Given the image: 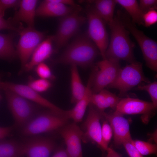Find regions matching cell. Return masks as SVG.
Instances as JSON below:
<instances>
[{
    "label": "cell",
    "mask_w": 157,
    "mask_h": 157,
    "mask_svg": "<svg viewBox=\"0 0 157 157\" xmlns=\"http://www.w3.org/2000/svg\"><path fill=\"white\" fill-rule=\"evenodd\" d=\"M70 73L71 101L72 103L76 104L83 96L85 91L86 86L85 87L83 83L76 66H71Z\"/></svg>",
    "instance_id": "603a6c76"
},
{
    "label": "cell",
    "mask_w": 157,
    "mask_h": 157,
    "mask_svg": "<svg viewBox=\"0 0 157 157\" xmlns=\"http://www.w3.org/2000/svg\"><path fill=\"white\" fill-rule=\"evenodd\" d=\"M121 11H117L109 25L111 34L110 42L106 52V59L119 61L125 60L129 63L136 62L133 54L135 45L130 39L129 32L123 24Z\"/></svg>",
    "instance_id": "6da1fadb"
},
{
    "label": "cell",
    "mask_w": 157,
    "mask_h": 157,
    "mask_svg": "<svg viewBox=\"0 0 157 157\" xmlns=\"http://www.w3.org/2000/svg\"><path fill=\"white\" fill-rule=\"evenodd\" d=\"M136 89L140 90H144L149 94L152 103L157 108V82L155 81L147 84L142 83L136 86Z\"/></svg>",
    "instance_id": "4316f807"
},
{
    "label": "cell",
    "mask_w": 157,
    "mask_h": 157,
    "mask_svg": "<svg viewBox=\"0 0 157 157\" xmlns=\"http://www.w3.org/2000/svg\"><path fill=\"white\" fill-rule=\"evenodd\" d=\"M132 140L125 142L122 144L129 156L130 157H143L142 155L133 145L131 142Z\"/></svg>",
    "instance_id": "d590c367"
},
{
    "label": "cell",
    "mask_w": 157,
    "mask_h": 157,
    "mask_svg": "<svg viewBox=\"0 0 157 157\" xmlns=\"http://www.w3.org/2000/svg\"><path fill=\"white\" fill-rule=\"evenodd\" d=\"M101 134L102 140L107 147L113 135L112 128L108 122L105 119L101 126Z\"/></svg>",
    "instance_id": "4dcf8cb0"
},
{
    "label": "cell",
    "mask_w": 157,
    "mask_h": 157,
    "mask_svg": "<svg viewBox=\"0 0 157 157\" xmlns=\"http://www.w3.org/2000/svg\"><path fill=\"white\" fill-rule=\"evenodd\" d=\"M156 108L151 102L128 97L120 99L115 111L123 115H141L142 121L147 124L155 114Z\"/></svg>",
    "instance_id": "7c38bea8"
},
{
    "label": "cell",
    "mask_w": 157,
    "mask_h": 157,
    "mask_svg": "<svg viewBox=\"0 0 157 157\" xmlns=\"http://www.w3.org/2000/svg\"><path fill=\"white\" fill-rule=\"evenodd\" d=\"M58 130L65 142L69 157H83L81 146L83 131L76 123L66 124Z\"/></svg>",
    "instance_id": "5bb4252c"
},
{
    "label": "cell",
    "mask_w": 157,
    "mask_h": 157,
    "mask_svg": "<svg viewBox=\"0 0 157 157\" xmlns=\"http://www.w3.org/2000/svg\"><path fill=\"white\" fill-rule=\"evenodd\" d=\"M3 139L0 140V157L25 156L24 143L15 140Z\"/></svg>",
    "instance_id": "7402d4cb"
},
{
    "label": "cell",
    "mask_w": 157,
    "mask_h": 157,
    "mask_svg": "<svg viewBox=\"0 0 157 157\" xmlns=\"http://www.w3.org/2000/svg\"><path fill=\"white\" fill-rule=\"evenodd\" d=\"M144 82H150L144 75L142 64L137 61L120 68L114 80L107 87L118 90L119 95L122 96Z\"/></svg>",
    "instance_id": "277c9868"
},
{
    "label": "cell",
    "mask_w": 157,
    "mask_h": 157,
    "mask_svg": "<svg viewBox=\"0 0 157 157\" xmlns=\"http://www.w3.org/2000/svg\"><path fill=\"white\" fill-rule=\"evenodd\" d=\"M50 157H69L66 149L61 147L56 149L52 156Z\"/></svg>",
    "instance_id": "f35d334b"
},
{
    "label": "cell",
    "mask_w": 157,
    "mask_h": 157,
    "mask_svg": "<svg viewBox=\"0 0 157 157\" xmlns=\"http://www.w3.org/2000/svg\"><path fill=\"white\" fill-rule=\"evenodd\" d=\"M89 107L88 114L83 125L84 131L82 141L85 143L90 142L96 143L106 151L108 147L104 144L101 137L100 120L102 118V112L91 104Z\"/></svg>",
    "instance_id": "30bf717a"
},
{
    "label": "cell",
    "mask_w": 157,
    "mask_h": 157,
    "mask_svg": "<svg viewBox=\"0 0 157 157\" xmlns=\"http://www.w3.org/2000/svg\"><path fill=\"white\" fill-rule=\"evenodd\" d=\"M13 35L0 33V58L13 60L17 54L13 43Z\"/></svg>",
    "instance_id": "d4e9b609"
},
{
    "label": "cell",
    "mask_w": 157,
    "mask_h": 157,
    "mask_svg": "<svg viewBox=\"0 0 157 157\" xmlns=\"http://www.w3.org/2000/svg\"><path fill=\"white\" fill-rule=\"evenodd\" d=\"M101 112H104L109 107L105 95L102 90L98 93L93 94L91 97L90 103Z\"/></svg>",
    "instance_id": "83f0119b"
},
{
    "label": "cell",
    "mask_w": 157,
    "mask_h": 157,
    "mask_svg": "<svg viewBox=\"0 0 157 157\" xmlns=\"http://www.w3.org/2000/svg\"><path fill=\"white\" fill-rule=\"evenodd\" d=\"M144 25L146 27L153 25L157 22V12L156 9L150 10L144 14Z\"/></svg>",
    "instance_id": "d6a6232c"
},
{
    "label": "cell",
    "mask_w": 157,
    "mask_h": 157,
    "mask_svg": "<svg viewBox=\"0 0 157 157\" xmlns=\"http://www.w3.org/2000/svg\"><path fill=\"white\" fill-rule=\"evenodd\" d=\"M116 3L123 7L131 17L134 24L144 25V13L140 8L138 3L135 0H115Z\"/></svg>",
    "instance_id": "cb8c5ba5"
},
{
    "label": "cell",
    "mask_w": 157,
    "mask_h": 157,
    "mask_svg": "<svg viewBox=\"0 0 157 157\" xmlns=\"http://www.w3.org/2000/svg\"><path fill=\"white\" fill-rule=\"evenodd\" d=\"M92 87L93 94L98 93L112 83L120 69L119 61L105 59L96 64Z\"/></svg>",
    "instance_id": "8fae6325"
},
{
    "label": "cell",
    "mask_w": 157,
    "mask_h": 157,
    "mask_svg": "<svg viewBox=\"0 0 157 157\" xmlns=\"http://www.w3.org/2000/svg\"><path fill=\"white\" fill-rule=\"evenodd\" d=\"M101 90L105 95L109 107L115 110L121 99L106 90L104 89Z\"/></svg>",
    "instance_id": "836d02e7"
},
{
    "label": "cell",
    "mask_w": 157,
    "mask_h": 157,
    "mask_svg": "<svg viewBox=\"0 0 157 157\" xmlns=\"http://www.w3.org/2000/svg\"><path fill=\"white\" fill-rule=\"evenodd\" d=\"M95 70L94 68L89 78L85 93L82 98L76 103L73 108L65 111L66 116L69 119H73L76 123L82 121L87 107L90 103L93 94L92 84Z\"/></svg>",
    "instance_id": "e0dca14e"
},
{
    "label": "cell",
    "mask_w": 157,
    "mask_h": 157,
    "mask_svg": "<svg viewBox=\"0 0 157 157\" xmlns=\"http://www.w3.org/2000/svg\"><path fill=\"white\" fill-rule=\"evenodd\" d=\"M139 6L141 10L144 14L152 9H156L157 8L156 0H140Z\"/></svg>",
    "instance_id": "e575fe53"
},
{
    "label": "cell",
    "mask_w": 157,
    "mask_h": 157,
    "mask_svg": "<svg viewBox=\"0 0 157 157\" xmlns=\"http://www.w3.org/2000/svg\"><path fill=\"white\" fill-rule=\"evenodd\" d=\"M81 8H78L72 13L60 18L57 31L53 35L56 50L65 46L76 34L86 20V18L81 14Z\"/></svg>",
    "instance_id": "52a82bcc"
},
{
    "label": "cell",
    "mask_w": 157,
    "mask_h": 157,
    "mask_svg": "<svg viewBox=\"0 0 157 157\" xmlns=\"http://www.w3.org/2000/svg\"><path fill=\"white\" fill-rule=\"evenodd\" d=\"M20 24L18 28L20 37L16 51L22 67L24 68L35 49L44 40L45 33L36 30L34 28L24 27L22 24Z\"/></svg>",
    "instance_id": "9c48e42d"
},
{
    "label": "cell",
    "mask_w": 157,
    "mask_h": 157,
    "mask_svg": "<svg viewBox=\"0 0 157 157\" xmlns=\"http://www.w3.org/2000/svg\"><path fill=\"white\" fill-rule=\"evenodd\" d=\"M106 151L107 154L105 157H122L121 154L109 147Z\"/></svg>",
    "instance_id": "ab89813d"
},
{
    "label": "cell",
    "mask_w": 157,
    "mask_h": 157,
    "mask_svg": "<svg viewBox=\"0 0 157 157\" xmlns=\"http://www.w3.org/2000/svg\"><path fill=\"white\" fill-rule=\"evenodd\" d=\"M133 145L142 155H149L156 154L157 145L156 144L149 142H145L139 140L131 141Z\"/></svg>",
    "instance_id": "484cf974"
},
{
    "label": "cell",
    "mask_w": 157,
    "mask_h": 157,
    "mask_svg": "<svg viewBox=\"0 0 157 157\" xmlns=\"http://www.w3.org/2000/svg\"><path fill=\"white\" fill-rule=\"evenodd\" d=\"M1 89L13 91L31 101L48 108L50 111L55 114L65 115V110L53 104L28 85L8 82H2Z\"/></svg>",
    "instance_id": "4fadbf2b"
},
{
    "label": "cell",
    "mask_w": 157,
    "mask_h": 157,
    "mask_svg": "<svg viewBox=\"0 0 157 157\" xmlns=\"http://www.w3.org/2000/svg\"><path fill=\"white\" fill-rule=\"evenodd\" d=\"M37 2L36 0H20L18 10L8 21L13 25V23L22 22L26 23L28 27L34 28Z\"/></svg>",
    "instance_id": "d6986e66"
},
{
    "label": "cell",
    "mask_w": 157,
    "mask_h": 157,
    "mask_svg": "<svg viewBox=\"0 0 157 157\" xmlns=\"http://www.w3.org/2000/svg\"><path fill=\"white\" fill-rule=\"evenodd\" d=\"M35 71L38 75L41 78L53 79L54 76L52 74L49 66L44 63H42L36 66Z\"/></svg>",
    "instance_id": "f546056e"
},
{
    "label": "cell",
    "mask_w": 157,
    "mask_h": 157,
    "mask_svg": "<svg viewBox=\"0 0 157 157\" xmlns=\"http://www.w3.org/2000/svg\"><path fill=\"white\" fill-rule=\"evenodd\" d=\"M102 117L110 125L113 131L114 142L116 147L122 145L125 142L131 140L130 126L128 119L123 115L115 111L111 113L101 112Z\"/></svg>",
    "instance_id": "9a60e30c"
},
{
    "label": "cell",
    "mask_w": 157,
    "mask_h": 157,
    "mask_svg": "<svg viewBox=\"0 0 157 157\" xmlns=\"http://www.w3.org/2000/svg\"><path fill=\"white\" fill-rule=\"evenodd\" d=\"M2 83V82L1 81V78L0 77V89H1Z\"/></svg>",
    "instance_id": "b9f144b4"
},
{
    "label": "cell",
    "mask_w": 157,
    "mask_h": 157,
    "mask_svg": "<svg viewBox=\"0 0 157 157\" xmlns=\"http://www.w3.org/2000/svg\"><path fill=\"white\" fill-rule=\"evenodd\" d=\"M28 86L38 93L44 92L48 90L51 87V84L48 80L40 78L31 80L29 82Z\"/></svg>",
    "instance_id": "f1b7e54d"
},
{
    "label": "cell",
    "mask_w": 157,
    "mask_h": 157,
    "mask_svg": "<svg viewBox=\"0 0 157 157\" xmlns=\"http://www.w3.org/2000/svg\"><path fill=\"white\" fill-rule=\"evenodd\" d=\"M78 8L63 4L57 0H45L36 8V16L41 17H61L72 13Z\"/></svg>",
    "instance_id": "ac0fdd59"
},
{
    "label": "cell",
    "mask_w": 157,
    "mask_h": 157,
    "mask_svg": "<svg viewBox=\"0 0 157 157\" xmlns=\"http://www.w3.org/2000/svg\"><path fill=\"white\" fill-rule=\"evenodd\" d=\"M24 142L25 156L27 157H50L56 149V144L51 139L38 136H30Z\"/></svg>",
    "instance_id": "2e32d148"
},
{
    "label": "cell",
    "mask_w": 157,
    "mask_h": 157,
    "mask_svg": "<svg viewBox=\"0 0 157 157\" xmlns=\"http://www.w3.org/2000/svg\"><path fill=\"white\" fill-rule=\"evenodd\" d=\"M96 12L105 23L109 26L114 19V13L116 3L115 0H97L90 1Z\"/></svg>",
    "instance_id": "44dd1931"
},
{
    "label": "cell",
    "mask_w": 157,
    "mask_h": 157,
    "mask_svg": "<svg viewBox=\"0 0 157 157\" xmlns=\"http://www.w3.org/2000/svg\"><path fill=\"white\" fill-rule=\"evenodd\" d=\"M4 90L15 125L22 129L38 114L37 108L32 102L16 93Z\"/></svg>",
    "instance_id": "3957f363"
},
{
    "label": "cell",
    "mask_w": 157,
    "mask_h": 157,
    "mask_svg": "<svg viewBox=\"0 0 157 157\" xmlns=\"http://www.w3.org/2000/svg\"><path fill=\"white\" fill-rule=\"evenodd\" d=\"M150 135V139L156 143L157 142V130H156L153 133L149 135Z\"/></svg>",
    "instance_id": "60d3db41"
},
{
    "label": "cell",
    "mask_w": 157,
    "mask_h": 157,
    "mask_svg": "<svg viewBox=\"0 0 157 157\" xmlns=\"http://www.w3.org/2000/svg\"><path fill=\"white\" fill-rule=\"evenodd\" d=\"M53 35L48 37L42 41L36 47L24 69L29 71L39 64L49 58L53 52L52 43Z\"/></svg>",
    "instance_id": "ffe728a7"
},
{
    "label": "cell",
    "mask_w": 157,
    "mask_h": 157,
    "mask_svg": "<svg viewBox=\"0 0 157 157\" xmlns=\"http://www.w3.org/2000/svg\"><path fill=\"white\" fill-rule=\"evenodd\" d=\"M13 129L12 126L0 127V140L9 136L12 131Z\"/></svg>",
    "instance_id": "74e56055"
},
{
    "label": "cell",
    "mask_w": 157,
    "mask_h": 157,
    "mask_svg": "<svg viewBox=\"0 0 157 157\" xmlns=\"http://www.w3.org/2000/svg\"><path fill=\"white\" fill-rule=\"evenodd\" d=\"M121 18L125 28L133 35L138 44L147 66L152 70L157 72V42L138 29L132 22L129 16L121 11Z\"/></svg>",
    "instance_id": "5b68a950"
},
{
    "label": "cell",
    "mask_w": 157,
    "mask_h": 157,
    "mask_svg": "<svg viewBox=\"0 0 157 157\" xmlns=\"http://www.w3.org/2000/svg\"><path fill=\"white\" fill-rule=\"evenodd\" d=\"M69 119L65 115L49 112L38 114L22 129V134L26 136L38 135L58 129Z\"/></svg>",
    "instance_id": "8992f818"
},
{
    "label": "cell",
    "mask_w": 157,
    "mask_h": 157,
    "mask_svg": "<svg viewBox=\"0 0 157 157\" xmlns=\"http://www.w3.org/2000/svg\"><path fill=\"white\" fill-rule=\"evenodd\" d=\"M86 9V20L88 25L87 34L97 48L103 59L108 44V38L104 21L92 5Z\"/></svg>",
    "instance_id": "ba28073f"
},
{
    "label": "cell",
    "mask_w": 157,
    "mask_h": 157,
    "mask_svg": "<svg viewBox=\"0 0 157 157\" xmlns=\"http://www.w3.org/2000/svg\"><path fill=\"white\" fill-rule=\"evenodd\" d=\"M20 2L18 0H0V15L3 17L7 9L18 8Z\"/></svg>",
    "instance_id": "1f68e13d"
},
{
    "label": "cell",
    "mask_w": 157,
    "mask_h": 157,
    "mask_svg": "<svg viewBox=\"0 0 157 157\" xmlns=\"http://www.w3.org/2000/svg\"><path fill=\"white\" fill-rule=\"evenodd\" d=\"M99 52L87 34H83L77 36L67 46L55 62L87 67L93 64Z\"/></svg>",
    "instance_id": "7a4b0ae2"
},
{
    "label": "cell",
    "mask_w": 157,
    "mask_h": 157,
    "mask_svg": "<svg viewBox=\"0 0 157 157\" xmlns=\"http://www.w3.org/2000/svg\"><path fill=\"white\" fill-rule=\"evenodd\" d=\"M7 29L15 31L18 32V28L15 27L8 20H6L0 15V30Z\"/></svg>",
    "instance_id": "8d00e7d4"
}]
</instances>
